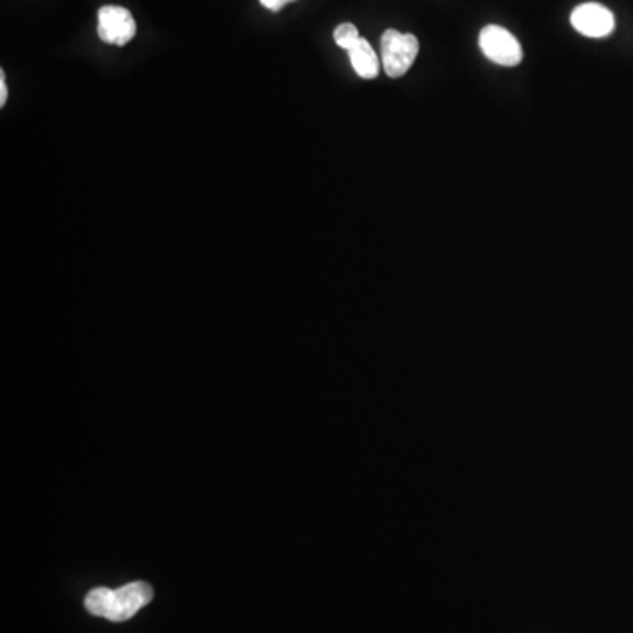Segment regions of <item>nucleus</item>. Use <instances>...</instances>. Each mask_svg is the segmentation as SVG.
<instances>
[{
	"label": "nucleus",
	"mask_w": 633,
	"mask_h": 633,
	"mask_svg": "<svg viewBox=\"0 0 633 633\" xmlns=\"http://www.w3.org/2000/svg\"><path fill=\"white\" fill-rule=\"evenodd\" d=\"M361 40L358 29L352 23H341L337 26L335 31V43L340 46V48L347 50L349 52L352 46H354L358 41Z\"/></svg>",
	"instance_id": "0eeeda50"
},
{
	"label": "nucleus",
	"mask_w": 633,
	"mask_h": 633,
	"mask_svg": "<svg viewBox=\"0 0 633 633\" xmlns=\"http://www.w3.org/2000/svg\"><path fill=\"white\" fill-rule=\"evenodd\" d=\"M417 55H419V40L414 34H403L394 29H389L382 34L380 57L389 78L405 76L414 66Z\"/></svg>",
	"instance_id": "f03ea898"
},
{
	"label": "nucleus",
	"mask_w": 633,
	"mask_h": 633,
	"mask_svg": "<svg viewBox=\"0 0 633 633\" xmlns=\"http://www.w3.org/2000/svg\"><path fill=\"white\" fill-rule=\"evenodd\" d=\"M8 102V84H6L4 70L0 73V108H4Z\"/></svg>",
	"instance_id": "1a4fd4ad"
},
{
	"label": "nucleus",
	"mask_w": 633,
	"mask_h": 633,
	"mask_svg": "<svg viewBox=\"0 0 633 633\" xmlns=\"http://www.w3.org/2000/svg\"><path fill=\"white\" fill-rule=\"evenodd\" d=\"M479 46L485 58H490L496 66L515 67L523 62V46L503 26H484L479 34Z\"/></svg>",
	"instance_id": "7ed1b4c3"
},
{
	"label": "nucleus",
	"mask_w": 633,
	"mask_h": 633,
	"mask_svg": "<svg viewBox=\"0 0 633 633\" xmlns=\"http://www.w3.org/2000/svg\"><path fill=\"white\" fill-rule=\"evenodd\" d=\"M135 31V20L129 9L122 6H105L99 9L97 34L102 43L125 46L134 40Z\"/></svg>",
	"instance_id": "39448f33"
},
{
	"label": "nucleus",
	"mask_w": 633,
	"mask_h": 633,
	"mask_svg": "<svg viewBox=\"0 0 633 633\" xmlns=\"http://www.w3.org/2000/svg\"><path fill=\"white\" fill-rule=\"evenodd\" d=\"M350 64L354 67L356 75L363 79H375L380 73V61L372 44L364 37L349 50Z\"/></svg>",
	"instance_id": "423d86ee"
},
{
	"label": "nucleus",
	"mask_w": 633,
	"mask_h": 633,
	"mask_svg": "<svg viewBox=\"0 0 633 633\" xmlns=\"http://www.w3.org/2000/svg\"><path fill=\"white\" fill-rule=\"evenodd\" d=\"M570 23L579 34L591 37V40H602L608 37L616 29V18L611 13V9L599 2H586L577 6L570 14Z\"/></svg>",
	"instance_id": "20e7f679"
},
{
	"label": "nucleus",
	"mask_w": 633,
	"mask_h": 633,
	"mask_svg": "<svg viewBox=\"0 0 633 633\" xmlns=\"http://www.w3.org/2000/svg\"><path fill=\"white\" fill-rule=\"evenodd\" d=\"M288 2H294V0H261V4L264 8L270 9L273 13H279L284 9V6H287Z\"/></svg>",
	"instance_id": "6e6552de"
},
{
	"label": "nucleus",
	"mask_w": 633,
	"mask_h": 633,
	"mask_svg": "<svg viewBox=\"0 0 633 633\" xmlns=\"http://www.w3.org/2000/svg\"><path fill=\"white\" fill-rule=\"evenodd\" d=\"M153 599L152 586L143 581L129 582L119 590L96 588L85 599V608L94 616L106 618L113 623L131 620Z\"/></svg>",
	"instance_id": "f257e3e1"
}]
</instances>
